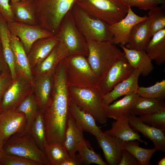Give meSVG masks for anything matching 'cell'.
<instances>
[{
	"label": "cell",
	"mask_w": 165,
	"mask_h": 165,
	"mask_svg": "<svg viewBox=\"0 0 165 165\" xmlns=\"http://www.w3.org/2000/svg\"><path fill=\"white\" fill-rule=\"evenodd\" d=\"M53 77L51 93L42 112L48 144L56 143L63 145L71 100L63 64L58 65Z\"/></svg>",
	"instance_id": "1"
},
{
	"label": "cell",
	"mask_w": 165,
	"mask_h": 165,
	"mask_svg": "<svg viewBox=\"0 0 165 165\" xmlns=\"http://www.w3.org/2000/svg\"><path fill=\"white\" fill-rule=\"evenodd\" d=\"M75 0H36L34 3L36 19L41 28L55 35L61 22Z\"/></svg>",
	"instance_id": "2"
},
{
	"label": "cell",
	"mask_w": 165,
	"mask_h": 165,
	"mask_svg": "<svg viewBox=\"0 0 165 165\" xmlns=\"http://www.w3.org/2000/svg\"><path fill=\"white\" fill-rule=\"evenodd\" d=\"M68 86L86 89L99 88L101 79L93 72L87 57L68 56L64 59Z\"/></svg>",
	"instance_id": "3"
},
{
	"label": "cell",
	"mask_w": 165,
	"mask_h": 165,
	"mask_svg": "<svg viewBox=\"0 0 165 165\" xmlns=\"http://www.w3.org/2000/svg\"><path fill=\"white\" fill-rule=\"evenodd\" d=\"M87 42L89 50L88 62L94 73L101 79L124 53L110 42Z\"/></svg>",
	"instance_id": "4"
},
{
	"label": "cell",
	"mask_w": 165,
	"mask_h": 165,
	"mask_svg": "<svg viewBox=\"0 0 165 165\" xmlns=\"http://www.w3.org/2000/svg\"><path fill=\"white\" fill-rule=\"evenodd\" d=\"M71 11L77 26L87 42L95 41L112 42L113 35L109 24L89 14L75 3Z\"/></svg>",
	"instance_id": "5"
},
{
	"label": "cell",
	"mask_w": 165,
	"mask_h": 165,
	"mask_svg": "<svg viewBox=\"0 0 165 165\" xmlns=\"http://www.w3.org/2000/svg\"><path fill=\"white\" fill-rule=\"evenodd\" d=\"M72 101L81 110L91 114L96 121L104 124L107 121L104 96L99 88L86 89L68 86Z\"/></svg>",
	"instance_id": "6"
},
{
	"label": "cell",
	"mask_w": 165,
	"mask_h": 165,
	"mask_svg": "<svg viewBox=\"0 0 165 165\" xmlns=\"http://www.w3.org/2000/svg\"><path fill=\"white\" fill-rule=\"evenodd\" d=\"M75 3L89 14L110 25L123 18L129 8L122 0H75Z\"/></svg>",
	"instance_id": "7"
},
{
	"label": "cell",
	"mask_w": 165,
	"mask_h": 165,
	"mask_svg": "<svg viewBox=\"0 0 165 165\" xmlns=\"http://www.w3.org/2000/svg\"><path fill=\"white\" fill-rule=\"evenodd\" d=\"M4 150L6 155L22 157L40 165H49L44 152L38 147L30 132L13 135L5 143Z\"/></svg>",
	"instance_id": "8"
},
{
	"label": "cell",
	"mask_w": 165,
	"mask_h": 165,
	"mask_svg": "<svg viewBox=\"0 0 165 165\" xmlns=\"http://www.w3.org/2000/svg\"><path fill=\"white\" fill-rule=\"evenodd\" d=\"M56 35L67 48L69 56L79 55L87 57V42L77 26L71 9L63 19Z\"/></svg>",
	"instance_id": "9"
},
{
	"label": "cell",
	"mask_w": 165,
	"mask_h": 165,
	"mask_svg": "<svg viewBox=\"0 0 165 165\" xmlns=\"http://www.w3.org/2000/svg\"><path fill=\"white\" fill-rule=\"evenodd\" d=\"M33 90V87L27 81L17 75L4 94L0 106V112L16 109Z\"/></svg>",
	"instance_id": "10"
},
{
	"label": "cell",
	"mask_w": 165,
	"mask_h": 165,
	"mask_svg": "<svg viewBox=\"0 0 165 165\" xmlns=\"http://www.w3.org/2000/svg\"><path fill=\"white\" fill-rule=\"evenodd\" d=\"M11 33L17 37L28 54L33 43L37 40L54 35L40 26L31 25L15 21L7 23Z\"/></svg>",
	"instance_id": "11"
},
{
	"label": "cell",
	"mask_w": 165,
	"mask_h": 165,
	"mask_svg": "<svg viewBox=\"0 0 165 165\" xmlns=\"http://www.w3.org/2000/svg\"><path fill=\"white\" fill-rule=\"evenodd\" d=\"M134 69L128 63L124 53L101 79L99 89L102 95L104 96L116 85L128 78Z\"/></svg>",
	"instance_id": "12"
},
{
	"label": "cell",
	"mask_w": 165,
	"mask_h": 165,
	"mask_svg": "<svg viewBox=\"0 0 165 165\" xmlns=\"http://www.w3.org/2000/svg\"><path fill=\"white\" fill-rule=\"evenodd\" d=\"M148 16H140L136 14L129 6L125 17L118 22L110 25L113 35L112 42L116 45L125 46L128 43L131 30L137 23L146 19Z\"/></svg>",
	"instance_id": "13"
},
{
	"label": "cell",
	"mask_w": 165,
	"mask_h": 165,
	"mask_svg": "<svg viewBox=\"0 0 165 165\" xmlns=\"http://www.w3.org/2000/svg\"><path fill=\"white\" fill-rule=\"evenodd\" d=\"M26 123L24 113L15 108L0 112V133L6 142L14 134L23 132Z\"/></svg>",
	"instance_id": "14"
},
{
	"label": "cell",
	"mask_w": 165,
	"mask_h": 165,
	"mask_svg": "<svg viewBox=\"0 0 165 165\" xmlns=\"http://www.w3.org/2000/svg\"><path fill=\"white\" fill-rule=\"evenodd\" d=\"M10 42L16 75L24 79L33 87L34 78L27 54L22 44L17 37L11 33Z\"/></svg>",
	"instance_id": "15"
},
{
	"label": "cell",
	"mask_w": 165,
	"mask_h": 165,
	"mask_svg": "<svg viewBox=\"0 0 165 165\" xmlns=\"http://www.w3.org/2000/svg\"><path fill=\"white\" fill-rule=\"evenodd\" d=\"M102 150L107 164L118 165L124 148V141L118 138L108 136L103 131L95 137Z\"/></svg>",
	"instance_id": "16"
},
{
	"label": "cell",
	"mask_w": 165,
	"mask_h": 165,
	"mask_svg": "<svg viewBox=\"0 0 165 165\" xmlns=\"http://www.w3.org/2000/svg\"><path fill=\"white\" fill-rule=\"evenodd\" d=\"M68 56L67 48L60 40L47 57L32 70L34 79L46 74L53 73L61 61Z\"/></svg>",
	"instance_id": "17"
},
{
	"label": "cell",
	"mask_w": 165,
	"mask_h": 165,
	"mask_svg": "<svg viewBox=\"0 0 165 165\" xmlns=\"http://www.w3.org/2000/svg\"><path fill=\"white\" fill-rule=\"evenodd\" d=\"M130 126L137 132L142 133L153 142L157 151L165 152V130L145 124L133 114L129 116Z\"/></svg>",
	"instance_id": "18"
},
{
	"label": "cell",
	"mask_w": 165,
	"mask_h": 165,
	"mask_svg": "<svg viewBox=\"0 0 165 165\" xmlns=\"http://www.w3.org/2000/svg\"><path fill=\"white\" fill-rule=\"evenodd\" d=\"M140 75L138 69L134 68L128 78L118 84L104 96V104L107 106L121 96L137 93L139 87L138 81Z\"/></svg>",
	"instance_id": "19"
},
{
	"label": "cell",
	"mask_w": 165,
	"mask_h": 165,
	"mask_svg": "<svg viewBox=\"0 0 165 165\" xmlns=\"http://www.w3.org/2000/svg\"><path fill=\"white\" fill-rule=\"evenodd\" d=\"M59 40L57 36L54 35L39 39L33 43L27 54L32 70L47 57Z\"/></svg>",
	"instance_id": "20"
},
{
	"label": "cell",
	"mask_w": 165,
	"mask_h": 165,
	"mask_svg": "<svg viewBox=\"0 0 165 165\" xmlns=\"http://www.w3.org/2000/svg\"><path fill=\"white\" fill-rule=\"evenodd\" d=\"M83 132L69 113L62 145L70 157L76 155L79 145L85 139Z\"/></svg>",
	"instance_id": "21"
},
{
	"label": "cell",
	"mask_w": 165,
	"mask_h": 165,
	"mask_svg": "<svg viewBox=\"0 0 165 165\" xmlns=\"http://www.w3.org/2000/svg\"><path fill=\"white\" fill-rule=\"evenodd\" d=\"M151 20L149 17L134 25L130 33L127 48L137 50H145L150 38L149 36Z\"/></svg>",
	"instance_id": "22"
},
{
	"label": "cell",
	"mask_w": 165,
	"mask_h": 165,
	"mask_svg": "<svg viewBox=\"0 0 165 165\" xmlns=\"http://www.w3.org/2000/svg\"><path fill=\"white\" fill-rule=\"evenodd\" d=\"M129 116H122L113 121L111 128L104 132L108 136L118 138L124 141L137 140L145 143L138 133L130 126Z\"/></svg>",
	"instance_id": "23"
},
{
	"label": "cell",
	"mask_w": 165,
	"mask_h": 165,
	"mask_svg": "<svg viewBox=\"0 0 165 165\" xmlns=\"http://www.w3.org/2000/svg\"><path fill=\"white\" fill-rule=\"evenodd\" d=\"M130 65L134 68L138 69L143 76H148L153 70L152 60L145 50H137L120 46Z\"/></svg>",
	"instance_id": "24"
},
{
	"label": "cell",
	"mask_w": 165,
	"mask_h": 165,
	"mask_svg": "<svg viewBox=\"0 0 165 165\" xmlns=\"http://www.w3.org/2000/svg\"><path fill=\"white\" fill-rule=\"evenodd\" d=\"M69 112L83 131L88 132L95 137L102 132L97 125L93 116L80 109L71 99L69 105Z\"/></svg>",
	"instance_id": "25"
},
{
	"label": "cell",
	"mask_w": 165,
	"mask_h": 165,
	"mask_svg": "<svg viewBox=\"0 0 165 165\" xmlns=\"http://www.w3.org/2000/svg\"><path fill=\"white\" fill-rule=\"evenodd\" d=\"M34 93L42 112L47 104L52 91L53 73L46 74L35 78Z\"/></svg>",
	"instance_id": "26"
},
{
	"label": "cell",
	"mask_w": 165,
	"mask_h": 165,
	"mask_svg": "<svg viewBox=\"0 0 165 165\" xmlns=\"http://www.w3.org/2000/svg\"><path fill=\"white\" fill-rule=\"evenodd\" d=\"M11 32L7 22L0 15V40L5 59L10 71L13 79L16 76L13 54L10 42Z\"/></svg>",
	"instance_id": "27"
},
{
	"label": "cell",
	"mask_w": 165,
	"mask_h": 165,
	"mask_svg": "<svg viewBox=\"0 0 165 165\" xmlns=\"http://www.w3.org/2000/svg\"><path fill=\"white\" fill-rule=\"evenodd\" d=\"M145 50L152 60L158 65L165 62V28L152 36Z\"/></svg>",
	"instance_id": "28"
},
{
	"label": "cell",
	"mask_w": 165,
	"mask_h": 165,
	"mask_svg": "<svg viewBox=\"0 0 165 165\" xmlns=\"http://www.w3.org/2000/svg\"><path fill=\"white\" fill-rule=\"evenodd\" d=\"M138 95L137 93L126 95L108 105L106 108L108 118L117 120L121 116H130L131 107Z\"/></svg>",
	"instance_id": "29"
},
{
	"label": "cell",
	"mask_w": 165,
	"mask_h": 165,
	"mask_svg": "<svg viewBox=\"0 0 165 165\" xmlns=\"http://www.w3.org/2000/svg\"><path fill=\"white\" fill-rule=\"evenodd\" d=\"M15 19L20 23L33 24L36 21L34 3L28 0L10 3Z\"/></svg>",
	"instance_id": "30"
},
{
	"label": "cell",
	"mask_w": 165,
	"mask_h": 165,
	"mask_svg": "<svg viewBox=\"0 0 165 165\" xmlns=\"http://www.w3.org/2000/svg\"><path fill=\"white\" fill-rule=\"evenodd\" d=\"M164 108L165 103L164 101L138 95L131 107L130 114L140 116Z\"/></svg>",
	"instance_id": "31"
},
{
	"label": "cell",
	"mask_w": 165,
	"mask_h": 165,
	"mask_svg": "<svg viewBox=\"0 0 165 165\" xmlns=\"http://www.w3.org/2000/svg\"><path fill=\"white\" fill-rule=\"evenodd\" d=\"M15 110L23 113L26 119V127L22 133L30 132L31 125L39 110L34 90L26 97Z\"/></svg>",
	"instance_id": "32"
},
{
	"label": "cell",
	"mask_w": 165,
	"mask_h": 165,
	"mask_svg": "<svg viewBox=\"0 0 165 165\" xmlns=\"http://www.w3.org/2000/svg\"><path fill=\"white\" fill-rule=\"evenodd\" d=\"M124 148L134 156L139 165H150V160L157 151L155 148L151 149L141 148L135 140L124 141Z\"/></svg>",
	"instance_id": "33"
},
{
	"label": "cell",
	"mask_w": 165,
	"mask_h": 165,
	"mask_svg": "<svg viewBox=\"0 0 165 165\" xmlns=\"http://www.w3.org/2000/svg\"><path fill=\"white\" fill-rule=\"evenodd\" d=\"M30 132L38 147L44 151L48 144L42 113L40 110L31 125Z\"/></svg>",
	"instance_id": "34"
},
{
	"label": "cell",
	"mask_w": 165,
	"mask_h": 165,
	"mask_svg": "<svg viewBox=\"0 0 165 165\" xmlns=\"http://www.w3.org/2000/svg\"><path fill=\"white\" fill-rule=\"evenodd\" d=\"M78 155L82 164H90L92 163L99 165H107L103 160L101 155L95 152L90 147L87 141L83 140L79 145L77 150Z\"/></svg>",
	"instance_id": "35"
},
{
	"label": "cell",
	"mask_w": 165,
	"mask_h": 165,
	"mask_svg": "<svg viewBox=\"0 0 165 165\" xmlns=\"http://www.w3.org/2000/svg\"><path fill=\"white\" fill-rule=\"evenodd\" d=\"M44 152L49 165H60L64 160L70 157L63 145L57 143L48 144Z\"/></svg>",
	"instance_id": "36"
},
{
	"label": "cell",
	"mask_w": 165,
	"mask_h": 165,
	"mask_svg": "<svg viewBox=\"0 0 165 165\" xmlns=\"http://www.w3.org/2000/svg\"><path fill=\"white\" fill-rule=\"evenodd\" d=\"M165 5L156 6L150 10L148 17L151 20L149 36L151 38L156 32L165 28Z\"/></svg>",
	"instance_id": "37"
},
{
	"label": "cell",
	"mask_w": 165,
	"mask_h": 165,
	"mask_svg": "<svg viewBox=\"0 0 165 165\" xmlns=\"http://www.w3.org/2000/svg\"><path fill=\"white\" fill-rule=\"evenodd\" d=\"M137 94L140 96L164 101L165 98V80L157 82L153 85L139 87Z\"/></svg>",
	"instance_id": "38"
},
{
	"label": "cell",
	"mask_w": 165,
	"mask_h": 165,
	"mask_svg": "<svg viewBox=\"0 0 165 165\" xmlns=\"http://www.w3.org/2000/svg\"><path fill=\"white\" fill-rule=\"evenodd\" d=\"M138 118L146 124L165 130V108Z\"/></svg>",
	"instance_id": "39"
},
{
	"label": "cell",
	"mask_w": 165,
	"mask_h": 165,
	"mask_svg": "<svg viewBox=\"0 0 165 165\" xmlns=\"http://www.w3.org/2000/svg\"><path fill=\"white\" fill-rule=\"evenodd\" d=\"M122 0L130 7H135L144 10H150L160 5H165V0Z\"/></svg>",
	"instance_id": "40"
},
{
	"label": "cell",
	"mask_w": 165,
	"mask_h": 165,
	"mask_svg": "<svg viewBox=\"0 0 165 165\" xmlns=\"http://www.w3.org/2000/svg\"><path fill=\"white\" fill-rule=\"evenodd\" d=\"M0 165H40L32 160L16 155H5L0 161Z\"/></svg>",
	"instance_id": "41"
},
{
	"label": "cell",
	"mask_w": 165,
	"mask_h": 165,
	"mask_svg": "<svg viewBox=\"0 0 165 165\" xmlns=\"http://www.w3.org/2000/svg\"><path fill=\"white\" fill-rule=\"evenodd\" d=\"M10 0H0V15L7 23L15 21Z\"/></svg>",
	"instance_id": "42"
},
{
	"label": "cell",
	"mask_w": 165,
	"mask_h": 165,
	"mask_svg": "<svg viewBox=\"0 0 165 165\" xmlns=\"http://www.w3.org/2000/svg\"><path fill=\"white\" fill-rule=\"evenodd\" d=\"M13 80L10 70L3 72L0 76V106L4 94Z\"/></svg>",
	"instance_id": "43"
},
{
	"label": "cell",
	"mask_w": 165,
	"mask_h": 165,
	"mask_svg": "<svg viewBox=\"0 0 165 165\" xmlns=\"http://www.w3.org/2000/svg\"><path fill=\"white\" fill-rule=\"evenodd\" d=\"M118 165H139L137 159L131 153L124 149Z\"/></svg>",
	"instance_id": "44"
},
{
	"label": "cell",
	"mask_w": 165,
	"mask_h": 165,
	"mask_svg": "<svg viewBox=\"0 0 165 165\" xmlns=\"http://www.w3.org/2000/svg\"><path fill=\"white\" fill-rule=\"evenodd\" d=\"M82 164V163L78 154L74 157L66 159L61 163L60 165H80Z\"/></svg>",
	"instance_id": "45"
},
{
	"label": "cell",
	"mask_w": 165,
	"mask_h": 165,
	"mask_svg": "<svg viewBox=\"0 0 165 165\" xmlns=\"http://www.w3.org/2000/svg\"><path fill=\"white\" fill-rule=\"evenodd\" d=\"M9 70V67L4 57L0 40V76L3 72Z\"/></svg>",
	"instance_id": "46"
},
{
	"label": "cell",
	"mask_w": 165,
	"mask_h": 165,
	"mask_svg": "<svg viewBox=\"0 0 165 165\" xmlns=\"http://www.w3.org/2000/svg\"><path fill=\"white\" fill-rule=\"evenodd\" d=\"M6 142L0 133V161L6 155L4 150V146Z\"/></svg>",
	"instance_id": "47"
},
{
	"label": "cell",
	"mask_w": 165,
	"mask_h": 165,
	"mask_svg": "<svg viewBox=\"0 0 165 165\" xmlns=\"http://www.w3.org/2000/svg\"><path fill=\"white\" fill-rule=\"evenodd\" d=\"M158 165H164L165 164V158L164 157L160 160L157 163Z\"/></svg>",
	"instance_id": "48"
},
{
	"label": "cell",
	"mask_w": 165,
	"mask_h": 165,
	"mask_svg": "<svg viewBox=\"0 0 165 165\" xmlns=\"http://www.w3.org/2000/svg\"><path fill=\"white\" fill-rule=\"evenodd\" d=\"M28 0H10V3H14L20 1H27Z\"/></svg>",
	"instance_id": "49"
},
{
	"label": "cell",
	"mask_w": 165,
	"mask_h": 165,
	"mask_svg": "<svg viewBox=\"0 0 165 165\" xmlns=\"http://www.w3.org/2000/svg\"><path fill=\"white\" fill-rule=\"evenodd\" d=\"M30 1L33 2H34L36 0H29Z\"/></svg>",
	"instance_id": "50"
}]
</instances>
